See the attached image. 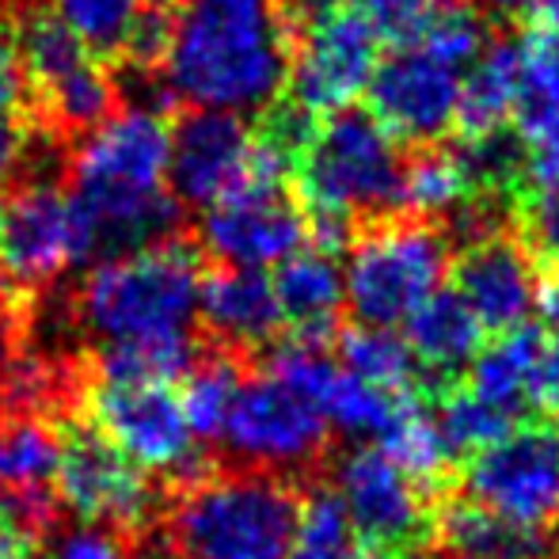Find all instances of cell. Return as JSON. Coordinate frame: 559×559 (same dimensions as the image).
Masks as SVG:
<instances>
[{
    "instance_id": "obj_2",
    "label": "cell",
    "mask_w": 559,
    "mask_h": 559,
    "mask_svg": "<svg viewBox=\"0 0 559 559\" xmlns=\"http://www.w3.org/2000/svg\"><path fill=\"white\" fill-rule=\"evenodd\" d=\"M171 126L153 107H122L84 133L69 164L73 202L92 233L96 259L176 240L183 206L168 191Z\"/></svg>"
},
{
    "instance_id": "obj_5",
    "label": "cell",
    "mask_w": 559,
    "mask_h": 559,
    "mask_svg": "<svg viewBox=\"0 0 559 559\" xmlns=\"http://www.w3.org/2000/svg\"><path fill=\"white\" fill-rule=\"evenodd\" d=\"M202 263L199 251L176 240L148 243L126 255L99 259L76 294V312L99 343L191 335L199 320Z\"/></svg>"
},
{
    "instance_id": "obj_19",
    "label": "cell",
    "mask_w": 559,
    "mask_h": 559,
    "mask_svg": "<svg viewBox=\"0 0 559 559\" xmlns=\"http://www.w3.org/2000/svg\"><path fill=\"white\" fill-rule=\"evenodd\" d=\"M199 320L222 350H233L240 358L271 350L286 332L271 278L248 266H214L202 278Z\"/></svg>"
},
{
    "instance_id": "obj_38",
    "label": "cell",
    "mask_w": 559,
    "mask_h": 559,
    "mask_svg": "<svg viewBox=\"0 0 559 559\" xmlns=\"http://www.w3.org/2000/svg\"><path fill=\"white\" fill-rule=\"evenodd\" d=\"M43 559H130V548L118 530L96 522H73L50 533Z\"/></svg>"
},
{
    "instance_id": "obj_25",
    "label": "cell",
    "mask_w": 559,
    "mask_h": 559,
    "mask_svg": "<svg viewBox=\"0 0 559 559\" xmlns=\"http://www.w3.org/2000/svg\"><path fill=\"white\" fill-rule=\"evenodd\" d=\"M545 332L537 324H522L514 332H502L491 346L476 354V361L464 373V384L479 400L518 415L530 404V384L537 373L540 350H545Z\"/></svg>"
},
{
    "instance_id": "obj_46",
    "label": "cell",
    "mask_w": 559,
    "mask_h": 559,
    "mask_svg": "<svg viewBox=\"0 0 559 559\" xmlns=\"http://www.w3.org/2000/svg\"><path fill=\"white\" fill-rule=\"evenodd\" d=\"M0 559H35V545L0 522Z\"/></svg>"
},
{
    "instance_id": "obj_9",
    "label": "cell",
    "mask_w": 559,
    "mask_h": 559,
    "mask_svg": "<svg viewBox=\"0 0 559 559\" xmlns=\"http://www.w3.org/2000/svg\"><path fill=\"white\" fill-rule=\"evenodd\" d=\"M222 442L243 468L289 479L294 472H309L324 461L332 427L309 396L259 366L243 377Z\"/></svg>"
},
{
    "instance_id": "obj_42",
    "label": "cell",
    "mask_w": 559,
    "mask_h": 559,
    "mask_svg": "<svg viewBox=\"0 0 559 559\" xmlns=\"http://www.w3.org/2000/svg\"><path fill=\"white\" fill-rule=\"evenodd\" d=\"M27 156V130L15 115L0 111V179L12 176Z\"/></svg>"
},
{
    "instance_id": "obj_47",
    "label": "cell",
    "mask_w": 559,
    "mask_h": 559,
    "mask_svg": "<svg viewBox=\"0 0 559 559\" xmlns=\"http://www.w3.org/2000/svg\"><path fill=\"white\" fill-rule=\"evenodd\" d=\"M525 8H533L537 23H552V27H559V0H530Z\"/></svg>"
},
{
    "instance_id": "obj_33",
    "label": "cell",
    "mask_w": 559,
    "mask_h": 559,
    "mask_svg": "<svg viewBox=\"0 0 559 559\" xmlns=\"http://www.w3.org/2000/svg\"><path fill=\"white\" fill-rule=\"evenodd\" d=\"M358 537H354L350 514L335 487L317 484L309 495H301V518H297V537L289 548V559H354Z\"/></svg>"
},
{
    "instance_id": "obj_48",
    "label": "cell",
    "mask_w": 559,
    "mask_h": 559,
    "mask_svg": "<svg viewBox=\"0 0 559 559\" xmlns=\"http://www.w3.org/2000/svg\"><path fill=\"white\" fill-rule=\"evenodd\" d=\"M320 4H324V0H278V8L289 15V20H301V15L317 12Z\"/></svg>"
},
{
    "instance_id": "obj_22",
    "label": "cell",
    "mask_w": 559,
    "mask_h": 559,
    "mask_svg": "<svg viewBox=\"0 0 559 559\" xmlns=\"http://www.w3.org/2000/svg\"><path fill=\"white\" fill-rule=\"evenodd\" d=\"M430 545L445 559H545L548 537L525 533L468 495L435 502Z\"/></svg>"
},
{
    "instance_id": "obj_27",
    "label": "cell",
    "mask_w": 559,
    "mask_h": 559,
    "mask_svg": "<svg viewBox=\"0 0 559 559\" xmlns=\"http://www.w3.org/2000/svg\"><path fill=\"white\" fill-rule=\"evenodd\" d=\"M243 358L233 350L214 346L210 354H199L194 366L183 373V389H179V407L199 442H222L228 415L236 407V396L243 389Z\"/></svg>"
},
{
    "instance_id": "obj_6",
    "label": "cell",
    "mask_w": 559,
    "mask_h": 559,
    "mask_svg": "<svg viewBox=\"0 0 559 559\" xmlns=\"http://www.w3.org/2000/svg\"><path fill=\"white\" fill-rule=\"evenodd\" d=\"M453 243L438 225L396 217L354 236L346 248V317L366 328H396L438 294Z\"/></svg>"
},
{
    "instance_id": "obj_23",
    "label": "cell",
    "mask_w": 559,
    "mask_h": 559,
    "mask_svg": "<svg viewBox=\"0 0 559 559\" xmlns=\"http://www.w3.org/2000/svg\"><path fill=\"white\" fill-rule=\"evenodd\" d=\"M518 84H522V58L518 43L495 31L476 61L461 76V107H456V141H476L487 133L507 130L514 118Z\"/></svg>"
},
{
    "instance_id": "obj_11",
    "label": "cell",
    "mask_w": 559,
    "mask_h": 559,
    "mask_svg": "<svg viewBox=\"0 0 559 559\" xmlns=\"http://www.w3.org/2000/svg\"><path fill=\"white\" fill-rule=\"evenodd\" d=\"M88 415L96 435H104L141 472L168 476L179 487L206 476L199 438L187 427L179 392H171V384L99 381L88 392Z\"/></svg>"
},
{
    "instance_id": "obj_16",
    "label": "cell",
    "mask_w": 559,
    "mask_h": 559,
    "mask_svg": "<svg viewBox=\"0 0 559 559\" xmlns=\"http://www.w3.org/2000/svg\"><path fill=\"white\" fill-rule=\"evenodd\" d=\"M255 126L243 115L191 107L171 126L168 187L183 210H210L251 176Z\"/></svg>"
},
{
    "instance_id": "obj_40",
    "label": "cell",
    "mask_w": 559,
    "mask_h": 559,
    "mask_svg": "<svg viewBox=\"0 0 559 559\" xmlns=\"http://www.w3.org/2000/svg\"><path fill=\"white\" fill-rule=\"evenodd\" d=\"M530 404H537L548 415H559V338L545 343V350H540L537 373L530 384Z\"/></svg>"
},
{
    "instance_id": "obj_36",
    "label": "cell",
    "mask_w": 559,
    "mask_h": 559,
    "mask_svg": "<svg viewBox=\"0 0 559 559\" xmlns=\"http://www.w3.org/2000/svg\"><path fill=\"white\" fill-rule=\"evenodd\" d=\"M518 236L540 271L559 274V179L530 187L518 202Z\"/></svg>"
},
{
    "instance_id": "obj_26",
    "label": "cell",
    "mask_w": 559,
    "mask_h": 559,
    "mask_svg": "<svg viewBox=\"0 0 559 559\" xmlns=\"http://www.w3.org/2000/svg\"><path fill=\"white\" fill-rule=\"evenodd\" d=\"M373 445L427 495L445 491V484L453 479L456 456L445 445L435 415L427 412V396H415Z\"/></svg>"
},
{
    "instance_id": "obj_8",
    "label": "cell",
    "mask_w": 559,
    "mask_h": 559,
    "mask_svg": "<svg viewBox=\"0 0 559 559\" xmlns=\"http://www.w3.org/2000/svg\"><path fill=\"white\" fill-rule=\"evenodd\" d=\"M381 61V35L358 0H324L317 12L294 20L286 99L305 115L328 118L366 96Z\"/></svg>"
},
{
    "instance_id": "obj_41",
    "label": "cell",
    "mask_w": 559,
    "mask_h": 559,
    "mask_svg": "<svg viewBox=\"0 0 559 559\" xmlns=\"http://www.w3.org/2000/svg\"><path fill=\"white\" fill-rule=\"evenodd\" d=\"M27 92H31V84H27V69H23V61H20V50L0 38V111L20 107L23 99H27Z\"/></svg>"
},
{
    "instance_id": "obj_35",
    "label": "cell",
    "mask_w": 559,
    "mask_h": 559,
    "mask_svg": "<svg viewBox=\"0 0 559 559\" xmlns=\"http://www.w3.org/2000/svg\"><path fill=\"white\" fill-rule=\"evenodd\" d=\"M61 392H66L61 366L35 354H15L0 369V404L12 415H43V407L58 404Z\"/></svg>"
},
{
    "instance_id": "obj_30",
    "label": "cell",
    "mask_w": 559,
    "mask_h": 559,
    "mask_svg": "<svg viewBox=\"0 0 559 559\" xmlns=\"http://www.w3.org/2000/svg\"><path fill=\"white\" fill-rule=\"evenodd\" d=\"M335 354L346 373L366 384H377L384 392L423 389L419 366H415L404 335H396L392 328H366V324L338 328Z\"/></svg>"
},
{
    "instance_id": "obj_10",
    "label": "cell",
    "mask_w": 559,
    "mask_h": 559,
    "mask_svg": "<svg viewBox=\"0 0 559 559\" xmlns=\"http://www.w3.org/2000/svg\"><path fill=\"white\" fill-rule=\"evenodd\" d=\"M464 491L518 530L548 537L559 530V427L518 423L507 438L472 456Z\"/></svg>"
},
{
    "instance_id": "obj_50",
    "label": "cell",
    "mask_w": 559,
    "mask_h": 559,
    "mask_svg": "<svg viewBox=\"0 0 559 559\" xmlns=\"http://www.w3.org/2000/svg\"><path fill=\"white\" fill-rule=\"evenodd\" d=\"M4 286H8V278H4V271H0V297H4Z\"/></svg>"
},
{
    "instance_id": "obj_24",
    "label": "cell",
    "mask_w": 559,
    "mask_h": 559,
    "mask_svg": "<svg viewBox=\"0 0 559 559\" xmlns=\"http://www.w3.org/2000/svg\"><path fill=\"white\" fill-rule=\"evenodd\" d=\"M35 107L53 138H84L115 115L118 81L96 53H88L69 73L35 88Z\"/></svg>"
},
{
    "instance_id": "obj_1",
    "label": "cell",
    "mask_w": 559,
    "mask_h": 559,
    "mask_svg": "<svg viewBox=\"0 0 559 559\" xmlns=\"http://www.w3.org/2000/svg\"><path fill=\"white\" fill-rule=\"evenodd\" d=\"M294 20L278 0H183L171 8L160 81L199 111L266 115L289 81Z\"/></svg>"
},
{
    "instance_id": "obj_31",
    "label": "cell",
    "mask_w": 559,
    "mask_h": 559,
    "mask_svg": "<svg viewBox=\"0 0 559 559\" xmlns=\"http://www.w3.org/2000/svg\"><path fill=\"white\" fill-rule=\"evenodd\" d=\"M199 358L191 335L179 338H133V343H107L96 354L99 381L111 384H171Z\"/></svg>"
},
{
    "instance_id": "obj_32",
    "label": "cell",
    "mask_w": 559,
    "mask_h": 559,
    "mask_svg": "<svg viewBox=\"0 0 559 559\" xmlns=\"http://www.w3.org/2000/svg\"><path fill=\"white\" fill-rule=\"evenodd\" d=\"M430 400H435V423H438V430H442L445 445L453 449L456 461H461V456L472 461L476 453H484L487 445H495L499 438H507L510 430L518 427V415L479 400L464 381L435 392Z\"/></svg>"
},
{
    "instance_id": "obj_39",
    "label": "cell",
    "mask_w": 559,
    "mask_h": 559,
    "mask_svg": "<svg viewBox=\"0 0 559 559\" xmlns=\"http://www.w3.org/2000/svg\"><path fill=\"white\" fill-rule=\"evenodd\" d=\"M0 522L12 525L20 537H27L35 545L38 537L53 533V525H58V495L50 487L0 495Z\"/></svg>"
},
{
    "instance_id": "obj_18",
    "label": "cell",
    "mask_w": 559,
    "mask_h": 559,
    "mask_svg": "<svg viewBox=\"0 0 559 559\" xmlns=\"http://www.w3.org/2000/svg\"><path fill=\"white\" fill-rule=\"evenodd\" d=\"M522 84L514 104V133L525 148V191L559 179V27L533 23L518 38Z\"/></svg>"
},
{
    "instance_id": "obj_17",
    "label": "cell",
    "mask_w": 559,
    "mask_h": 559,
    "mask_svg": "<svg viewBox=\"0 0 559 559\" xmlns=\"http://www.w3.org/2000/svg\"><path fill=\"white\" fill-rule=\"evenodd\" d=\"M537 259L525 248L514 228L491 233L476 243H464L453 251V294L472 309L479 328L491 335L514 332L530 320L540 297Z\"/></svg>"
},
{
    "instance_id": "obj_29",
    "label": "cell",
    "mask_w": 559,
    "mask_h": 559,
    "mask_svg": "<svg viewBox=\"0 0 559 559\" xmlns=\"http://www.w3.org/2000/svg\"><path fill=\"white\" fill-rule=\"evenodd\" d=\"M66 438L43 415H8L0 423V495L53 484Z\"/></svg>"
},
{
    "instance_id": "obj_45",
    "label": "cell",
    "mask_w": 559,
    "mask_h": 559,
    "mask_svg": "<svg viewBox=\"0 0 559 559\" xmlns=\"http://www.w3.org/2000/svg\"><path fill=\"white\" fill-rule=\"evenodd\" d=\"M537 309H540V317H545L548 332L559 335V274H552V278H548L545 286H540Z\"/></svg>"
},
{
    "instance_id": "obj_21",
    "label": "cell",
    "mask_w": 559,
    "mask_h": 559,
    "mask_svg": "<svg viewBox=\"0 0 559 559\" xmlns=\"http://www.w3.org/2000/svg\"><path fill=\"white\" fill-rule=\"evenodd\" d=\"M484 328L472 317V309L453 294L438 289L430 294L412 317L404 320V343L412 350L423 377V392H442L449 384L464 381L476 354L484 350Z\"/></svg>"
},
{
    "instance_id": "obj_7",
    "label": "cell",
    "mask_w": 559,
    "mask_h": 559,
    "mask_svg": "<svg viewBox=\"0 0 559 559\" xmlns=\"http://www.w3.org/2000/svg\"><path fill=\"white\" fill-rule=\"evenodd\" d=\"M289 179L294 164L255 133L251 176L202 214L199 248L217 259V266H248V271L278 266L294 251L309 248V217L289 194Z\"/></svg>"
},
{
    "instance_id": "obj_4",
    "label": "cell",
    "mask_w": 559,
    "mask_h": 559,
    "mask_svg": "<svg viewBox=\"0 0 559 559\" xmlns=\"http://www.w3.org/2000/svg\"><path fill=\"white\" fill-rule=\"evenodd\" d=\"M301 491L274 472H222L183 484L168 514L176 559H289Z\"/></svg>"
},
{
    "instance_id": "obj_34",
    "label": "cell",
    "mask_w": 559,
    "mask_h": 559,
    "mask_svg": "<svg viewBox=\"0 0 559 559\" xmlns=\"http://www.w3.org/2000/svg\"><path fill=\"white\" fill-rule=\"evenodd\" d=\"M141 8L145 0H50V12L92 53H107V58H122Z\"/></svg>"
},
{
    "instance_id": "obj_28",
    "label": "cell",
    "mask_w": 559,
    "mask_h": 559,
    "mask_svg": "<svg viewBox=\"0 0 559 559\" xmlns=\"http://www.w3.org/2000/svg\"><path fill=\"white\" fill-rule=\"evenodd\" d=\"M415 396H423V389L384 392V389H377V384H366V381H358V377H350L343 366H335L324 392L317 396V412L324 415L328 427L338 430V435L361 438V442L373 445Z\"/></svg>"
},
{
    "instance_id": "obj_37",
    "label": "cell",
    "mask_w": 559,
    "mask_h": 559,
    "mask_svg": "<svg viewBox=\"0 0 559 559\" xmlns=\"http://www.w3.org/2000/svg\"><path fill=\"white\" fill-rule=\"evenodd\" d=\"M373 31L392 46H412L427 35L449 0H358Z\"/></svg>"
},
{
    "instance_id": "obj_49",
    "label": "cell",
    "mask_w": 559,
    "mask_h": 559,
    "mask_svg": "<svg viewBox=\"0 0 559 559\" xmlns=\"http://www.w3.org/2000/svg\"><path fill=\"white\" fill-rule=\"evenodd\" d=\"M4 214H8V199L0 194V228H4Z\"/></svg>"
},
{
    "instance_id": "obj_13",
    "label": "cell",
    "mask_w": 559,
    "mask_h": 559,
    "mask_svg": "<svg viewBox=\"0 0 559 559\" xmlns=\"http://www.w3.org/2000/svg\"><path fill=\"white\" fill-rule=\"evenodd\" d=\"M461 76V69L445 66L423 46H396L369 76L366 107L400 145H442L456 133Z\"/></svg>"
},
{
    "instance_id": "obj_20",
    "label": "cell",
    "mask_w": 559,
    "mask_h": 559,
    "mask_svg": "<svg viewBox=\"0 0 559 559\" xmlns=\"http://www.w3.org/2000/svg\"><path fill=\"white\" fill-rule=\"evenodd\" d=\"M271 286L289 338L328 346L338 335L346 312V286L335 251L312 248V243L294 251L274 266Z\"/></svg>"
},
{
    "instance_id": "obj_3",
    "label": "cell",
    "mask_w": 559,
    "mask_h": 559,
    "mask_svg": "<svg viewBox=\"0 0 559 559\" xmlns=\"http://www.w3.org/2000/svg\"><path fill=\"white\" fill-rule=\"evenodd\" d=\"M407 153L369 111L320 118L294 164L312 248L346 251L354 236L404 217Z\"/></svg>"
},
{
    "instance_id": "obj_44",
    "label": "cell",
    "mask_w": 559,
    "mask_h": 559,
    "mask_svg": "<svg viewBox=\"0 0 559 559\" xmlns=\"http://www.w3.org/2000/svg\"><path fill=\"white\" fill-rule=\"evenodd\" d=\"M15 343H20V317L8 305V297H0V369L15 358Z\"/></svg>"
},
{
    "instance_id": "obj_43",
    "label": "cell",
    "mask_w": 559,
    "mask_h": 559,
    "mask_svg": "<svg viewBox=\"0 0 559 559\" xmlns=\"http://www.w3.org/2000/svg\"><path fill=\"white\" fill-rule=\"evenodd\" d=\"M461 4H468L472 12H479L487 23H507V20H518V15L525 12L530 0H461Z\"/></svg>"
},
{
    "instance_id": "obj_15",
    "label": "cell",
    "mask_w": 559,
    "mask_h": 559,
    "mask_svg": "<svg viewBox=\"0 0 559 559\" xmlns=\"http://www.w3.org/2000/svg\"><path fill=\"white\" fill-rule=\"evenodd\" d=\"M58 502L76 514V522H96L107 530H138L156 507L148 472L122 456L96 430H76L66 438L58 476Z\"/></svg>"
},
{
    "instance_id": "obj_14",
    "label": "cell",
    "mask_w": 559,
    "mask_h": 559,
    "mask_svg": "<svg viewBox=\"0 0 559 559\" xmlns=\"http://www.w3.org/2000/svg\"><path fill=\"white\" fill-rule=\"evenodd\" d=\"M335 495L366 548H427L435 499L377 445H354L335 461Z\"/></svg>"
},
{
    "instance_id": "obj_12",
    "label": "cell",
    "mask_w": 559,
    "mask_h": 559,
    "mask_svg": "<svg viewBox=\"0 0 559 559\" xmlns=\"http://www.w3.org/2000/svg\"><path fill=\"white\" fill-rule=\"evenodd\" d=\"M88 259H96L92 233L69 191L35 179L8 202L0 228V271L8 286L46 289Z\"/></svg>"
}]
</instances>
